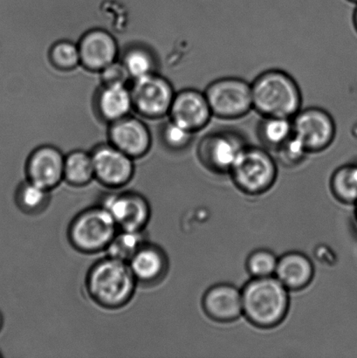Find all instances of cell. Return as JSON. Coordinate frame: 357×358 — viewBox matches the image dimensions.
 <instances>
[{"label": "cell", "instance_id": "10", "mask_svg": "<svg viewBox=\"0 0 357 358\" xmlns=\"http://www.w3.org/2000/svg\"><path fill=\"white\" fill-rule=\"evenodd\" d=\"M113 217L119 230L143 231L152 217L148 199L134 191L113 189L100 203Z\"/></svg>", "mask_w": 357, "mask_h": 358}, {"label": "cell", "instance_id": "33", "mask_svg": "<svg viewBox=\"0 0 357 358\" xmlns=\"http://www.w3.org/2000/svg\"><path fill=\"white\" fill-rule=\"evenodd\" d=\"M348 1L357 3V0H348Z\"/></svg>", "mask_w": 357, "mask_h": 358}, {"label": "cell", "instance_id": "7", "mask_svg": "<svg viewBox=\"0 0 357 358\" xmlns=\"http://www.w3.org/2000/svg\"><path fill=\"white\" fill-rule=\"evenodd\" d=\"M246 140L233 129H219L206 134L198 145V157L206 169L212 173H229L242 150Z\"/></svg>", "mask_w": 357, "mask_h": 358}, {"label": "cell", "instance_id": "24", "mask_svg": "<svg viewBox=\"0 0 357 358\" xmlns=\"http://www.w3.org/2000/svg\"><path fill=\"white\" fill-rule=\"evenodd\" d=\"M331 189L339 201L352 205L357 203V162L338 168L331 178Z\"/></svg>", "mask_w": 357, "mask_h": 358}, {"label": "cell", "instance_id": "23", "mask_svg": "<svg viewBox=\"0 0 357 358\" xmlns=\"http://www.w3.org/2000/svg\"><path fill=\"white\" fill-rule=\"evenodd\" d=\"M133 80L156 73L157 61L153 51L143 45H131L126 49L121 59Z\"/></svg>", "mask_w": 357, "mask_h": 358}, {"label": "cell", "instance_id": "16", "mask_svg": "<svg viewBox=\"0 0 357 358\" xmlns=\"http://www.w3.org/2000/svg\"><path fill=\"white\" fill-rule=\"evenodd\" d=\"M80 64L91 72H101L117 61L118 45L113 35L103 29L87 31L78 43Z\"/></svg>", "mask_w": 357, "mask_h": 358}, {"label": "cell", "instance_id": "20", "mask_svg": "<svg viewBox=\"0 0 357 358\" xmlns=\"http://www.w3.org/2000/svg\"><path fill=\"white\" fill-rule=\"evenodd\" d=\"M50 193L48 189L26 179L17 185L14 193V201L17 208L27 215H41L50 205Z\"/></svg>", "mask_w": 357, "mask_h": 358}, {"label": "cell", "instance_id": "17", "mask_svg": "<svg viewBox=\"0 0 357 358\" xmlns=\"http://www.w3.org/2000/svg\"><path fill=\"white\" fill-rule=\"evenodd\" d=\"M203 308L207 317L219 322H232L243 314L242 292L227 283L210 287L203 297Z\"/></svg>", "mask_w": 357, "mask_h": 358}, {"label": "cell", "instance_id": "19", "mask_svg": "<svg viewBox=\"0 0 357 358\" xmlns=\"http://www.w3.org/2000/svg\"><path fill=\"white\" fill-rule=\"evenodd\" d=\"M314 268L312 262L299 252H290L278 259L275 277L289 290L305 289L312 282Z\"/></svg>", "mask_w": 357, "mask_h": 358}, {"label": "cell", "instance_id": "12", "mask_svg": "<svg viewBox=\"0 0 357 358\" xmlns=\"http://www.w3.org/2000/svg\"><path fill=\"white\" fill-rule=\"evenodd\" d=\"M65 156L52 145H42L28 157L26 168L27 180L52 192L64 181Z\"/></svg>", "mask_w": 357, "mask_h": 358}, {"label": "cell", "instance_id": "32", "mask_svg": "<svg viewBox=\"0 0 357 358\" xmlns=\"http://www.w3.org/2000/svg\"><path fill=\"white\" fill-rule=\"evenodd\" d=\"M3 315L1 313V311H0V331H1V329L3 328Z\"/></svg>", "mask_w": 357, "mask_h": 358}, {"label": "cell", "instance_id": "31", "mask_svg": "<svg viewBox=\"0 0 357 358\" xmlns=\"http://www.w3.org/2000/svg\"><path fill=\"white\" fill-rule=\"evenodd\" d=\"M353 24H354L355 29L357 33V3L354 10V14H353Z\"/></svg>", "mask_w": 357, "mask_h": 358}, {"label": "cell", "instance_id": "30", "mask_svg": "<svg viewBox=\"0 0 357 358\" xmlns=\"http://www.w3.org/2000/svg\"><path fill=\"white\" fill-rule=\"evenodd\" d=\"M103 84H127L131 76L122 62L115 61L101 72Z\"/></svg>", "mask_w": 357, "mask_h": 358}, {"label": "cell", "instance_id": "27", "mask_svg": "<svg viewBox=\"0 0 357 358\" xmlns=\"http://www.w3.org/2000/svg\"><path fill=\"white\" fill-rule=\"evenodd\" d=\"M49 59L55 69L68 72L80 64L78 44L69 41H61L52 45Z\"/></svg>", "mask_w": 357, "mask_h": 358}, {"label": "cell", "instance_id": "3", "mask_svg": "<svg viewBox=\"0 0 357 358\" xmlns=\"http://www.w3.org/2000/svg\"><path fill=\"white\" fill-rule=\"evenodd\" d=\"M243 314L252 324L272 329L282 324L289 313V289L277 277L254 278L242 291Z\"/></svg>", "mask_w": 357, "mask_h": 358}, {"label": "cell", "instance_id": "35", "mask_svg": "<svg viewBox=\"0 0 357 358\" xmlns=\"http://www.w3.org/2000/svg\"><path fill=\"white\" fill-rule=\"evenodd\" d=\"M3 357L1 352H0V358H1Z\"/></svg>", "mask_w": 357, "mask_h": 358}, {"label": "cell", "instance_id": "21", "mask_svg": "<svg viewBox=\"0 0 357 358\" xmlns=\"http://www.w3.org/2000/svg\"><path fill=\"white\" fill-rule=\"evenodd\" d=\"M94 179L91 153L77 150L65 156L64 181L73 187H84Z\"/></svg>", "mask_w": 357, "mask_h": 358}, {"label": "cell", "instance_id": "9", "mask_svg": "<svg viewBox=\"0 0 357 358\" xmlns=\"http://www.w3.org/2000/svg\"><path fill=\"white\" fill-rule=\"evenodd\" d=\"M293 136L302 142L309 153H319L333 143L337 125L333 117L323 108L311 107L300 110L292 118Z\"/></svg>", "mask_w": 357, "mask_h": 358}, {"label": "cell", "instance_id": "8", "mask_svg": "<svg viewBox=\"0 0 357 358\" xmlns=\"http://www.w3.org/2000/svg\"><path fill=\"white\" fill-rule=\"evenodd\" d=\"M129 89L133 108L142 117L157 119L169 115L176 94L169 80L156 72L133 80Z\"/></svg>", "mask_w": 357, "mask_h": 358}, {"label": "cell", "instance_id": "26", "mask_svg": "<svg viewBox=\"0 0 357 358\" xmlns=\"http://www.w3.org/2000/svg\"><path fill=\"white\" fill-rule=\"evenodd\" d=\"M159 135L161 143L167 150L173 152H181L191 145L195 133L170 119L161 126Z\"/></svg>", "mask_w": 357, "mask_h": 358}, {"label": "cell", "instance_id": "29", "mask_svg": "<svg viewBox=\"0 0 357 358\" xmlns=\"http://www.w3.org/2000/svg\"><path fill=\"white\" fill-rule=\"evenodd\" d=\"M279 162L286 167L298 166L306 159L307 154L305 147L295 136H291L288 141L283 143L275 150Z\"/></svg>", "mask_w": 357, "mask_h": 358}, {"label": "cell", "instance_id": "5", "mask_svg": "<svg viewBox=\"0 0 357 358\" xmlns=\"http://www.w3.org/2000/svg\"><path fill=\"white\" fill-rule=\"evenodd\" d=\"M234 184L248 195L267 192L277 179L276 161L262 147L247 145L229 171Z\"/></svg>", "mask_w": 357, "mask_h": 358}, {"label": "cell", "instance_id": "1", "mask_svg": "<svg viewBox=\"0 0 357 358\" xmlns=\"http://www.w3.org/2000/svg\"><path fill=\"white\" fill-rule=\"evenodd\" d=\"M84 286L97 306L117 310L131 303L138 283L128 262L106 255L90 266Z\"/></svg>", "mask_w": 357, "mask_h": 358}, {"label": "cell", "instance_id": "15", "mask_svg": "<svg viewBox=\"0 0 357 358\" xmlns=\"http://www.w3.org/2000/svg\"><path fill=\"white\" fill-rule=\"evenodd\" d=\"M129 265L138 285L147 287L163 282L170 268L166 252L150 241L141 245L129 262Z\"/></svg>", "mask_w": 357, "mask_h": 358}, {"label": "cell", "instance_id": "28", "mask_svg": "<svg viewBox=\"0 0 357 358\" xmlns=\"http://www.w3.org/2000/svg\"><path fill=\"white\" fill-rule=\"evenodd\" d=\"M278 259L274 252L267 249H258L252 252L247 259V270L254 278L272 276L277 268Z\"/></svg>", "mask_w": 357, "mask_h": 358}, {"label": "cell", "instance_id": "13", "mask_svg": "<svg viewBox=\"0 0 357 358\" xmlns=\"http://www.w3.org/2000/svg\"><path fill=\"white\" fill-rule=\"evenodd\" d=\"M169 117L196 134L210 124L213 115L205 92L185 89L175 94Z\"/></svg>", "mask_w": 357, "mask_h": 358}, {"label": "cell", "instance_id": "6", "mask_svg": "<svg viewBox=\"0 0 357 358\" xmlns=\"http://www.w3.org/2000/svg\"><path fill=\"white\" fill-rule=\"evenodd\" d=\"M213 117L237 120L254 110L251 83L238 77L213 80L205 90Z\"/></svg>", "mask_w": 357, "mask_h": 358}, {"label": "cell", "instance_id": "22", "mask_svg": "<svg viewBox=\"0 0 357 358\" xmlns=\"http://www.w3.org/2000/svg\"><path fill=\"white\" fill-rule=\"evenodd\" d=\"M293 134L292 118L262 117L257 135L265 149L276 150Z\"/></svg>", "mask_w": 357, "mask_h": 358}, {"label": "cell", "instance_id": "18", "mask_svg": "<svg viewBox=\"0 0 357 358\" xmlns=\"http://www.w3.org/2000/svg\"><path fill=\"white\" fill-rule=\"evenodd\" d=\"M94 108L101 120L117 122L129 115L133 108L131 89L127 84H103L94 97Z\"/></svg>", "mask_w": 357, "mask_h": 358}, {"label": "cell", "instance_id": "4", "mask_svg": "<svg viewBox=\"0 0 357 358\" xmlns=\"http://www.w3.org/2000/svg\"><path fill=\"white\" fill-rule=\"evenodd\" d=\"M118 227L110 213L101 205L87 207L70 221L68 240L75 251L96 255L107 250Z\"/></svg>", "mask_w": 357, "mask_h": 358}, {"label": "cell", "instance_id": "14", "mask_svg": "<svg viewBox=\"0 0 357 358\" xmlns=\"http://www.w3.org/2000/svg\"><path fill=\"white\" fill-rule=\"evenodd\" d=\"M108 140L112 145L133 159L145 157L152 146L148 126L131 115L110 124Z\"/></svg>", "mask_w": 357, "mask_h": 358}, {"label": "cell", "instance_id": "34", "mask_svg": "<svg viewBox=\"0 0 357 358\" xmlns=\"http://www.w3.org/2000/svg\"><path fill=\"white\" fill-rule=\"evenodd\" d=\"M356 220H357V203H356Z\"/></svg>", "mask_w": 357, "mask_h": 358}, {"label": "cell", "instance_id": "11", "mask_svg": "<svg viewBox=\"0 0 357 358\" xmlns=\"http://www.w3.org/2000/svg\"><path fill=\"white\" fill-rule=\"evenodd\" d=\"M90 153L93 159L94 179L104 187L111 191L121 189L134 177V159L111 143L97 145Z\"/></svg>", "mask_w": 357, "mask_h": 358}, {"label": "cell", "instance_id": "2", "mask_svg": "<svg viewBox=\"0 0 357 358\" xmlns=\"http://www.w3.org/2000/svg\"><path fill=\"white\" fill-rule=\"evenodd\" d=\"M254 110L261 117L293 118L302 110L298 83L289 73L267 70L251 83Z\"/></svg>", "mask_w": 357, "mask_h": 358}, {"label": "cell", "instance_id": "25", "mask_svg": "<svg viewBox=\"0 0 357 358\" xmlns=\"http://www.w3.org/2000/svg\"><path fill=\"white\" fill-rule=\"evenodd\" d=\"M148 241L145 231H131L119 230L113 241L105 251L107 256L128 262L141 245Z\"/></svg>", "mask_w": 357, "mask_h": 358}]
</instances>
